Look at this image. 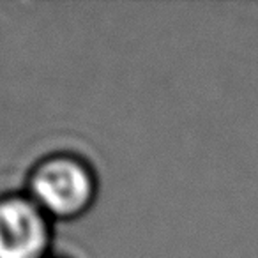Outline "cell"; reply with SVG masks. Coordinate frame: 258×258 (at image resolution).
Segmentation results:
<instances>
[{"mask_svg":"<svg viewBox=\"0 0 258 258\" xmlns=\"http://www.w3.org/2000/svg\"><path fill=\"white\" fill-rule=\"evenodd\" d=\"M25 193L51 221H73L92 209L97 197V177L80 156L55 152L32 166Z\"/></svg>","mask_w":258,"mask_h":258,"instance_id":"6da1fadb","label":"cell"},{"mask_svg":"<svg viewBox=\"0 0 258 258\" xmlns=\"http://www.w3.org/2000/svg\"><path fill=\"white\" fill-rule=\"evenodd\" d=\"M53 221L27 193L0 197V258H50Z\"/></svg>","mask_w":258,"mask_h":258,"instance_id":"7a4b0ae2","label":"cell"},{"mask_svg":"<svg viewBox=\"0 0 258 258\" xmlns=\"http://www.w3.org/2000/svg\"><path fill=\"white\" fill-rule=\"evenodd\" d=\"M50 258H55V256H50Z\"/></svg>","mask_w":258,"mask_h":258,"instance_id":"3957f363","label":"cell"}]
</instances>
